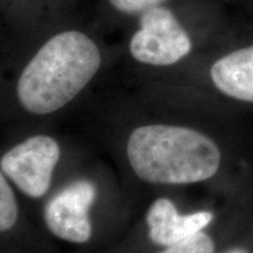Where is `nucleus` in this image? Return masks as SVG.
Returning a JSON list of instances; mask_svg holds the SVG:
<instances>
[{"mask_svg": "<svg viewBox=\"0 0 253 253\" xmlns=\"http://www.w3.org/2000/svg\"><path fill=\"white\" fill-rule=\"evenodd\" d=\"M186 96L131 126L125 142L131 175L166 191H233L253 175V113Z\"/></svg>", "mask_w": 253, "mask_h": 253, "instance_id": "obj_1", "label": "nucleus"}, {"mask_svg": "<svg viewBox=\"0 0 253 253\" xmlns=\"http://www.w3.org/2000/svg\"><path fill=\"white\" fill-rule=\"evenodd\" d=\"M192 93L253 113V20L236 18L231 30L191 68Z\"/></svg>", "mask_w": 253, "mask_h": 253, "instance_id": "obj_3", "label": "nucleus"}, {"mask_svg": "<svg viewBox=\"0 0 253 253\" xmlns=\"http://www.w3.org/2000/svg\"><path fill=\"white\" fill-rule=\"evenodd\" d=\"M97 198L93 181L79 178L58 190L45 203L43 223L50 235L71 244H87L93 237L91 208Z\"/></svg>", "mask_w": 253, "mask_h": 253, "instance_id": "obj_7", "label": "nucleus"}, {"mask_svg": "<svg viewBox=\"0 0 253 253\" xmlns=\"http://www.w3.org/2000/svg\"><path fill=\"white\" fill-rule=\"evenodd\" d=\"M60 157L61 145L55 137L31 135L0 153V169L18 192L38 201L48 194Z\"/></svg>", "mask_w": 253, "mask_h": 253, "instance_id": "obj_5", "label": "nucleus"}, {"mask_svg": "<svg viewBox=\"0 0 253 253\" xmlns=\"http://www.w3.org/2000/svg\"><path fill=\"white\" fill-rule=\"evenodd\" d=\"M231 8L238 9L242 17L253 20V0H227Z\"/></svg>", "mask_w": 253, "mask_h": 253, "instance_id": "obj_10", "label": "nucleus"}, {"mask_svg": "<svg viewBox=\"0 0 253 253\" xmlns=\"http://www.w3.org/2000/svg\"><path fill=\"white\" fill-rule=\"evenodd\" d=\"M116 11L125 14L143 13L147 9L166 4L168 0H108Z\"/></svg>", "mask_w": 253, "mask_h": 253, "instance_id": "obj_9", "label": "nucleus"}, {"mask_svg": "<svg viewBox=\"0 0 253 253\" xmlns=\"http://www.w3.org/2000/svg\"><path fill=\"white\" fill-rule=\"evenodd\" d=\"M21 220L17 190L0 169V245L8 243L17 235Z\"/></svg>", "mask_w": 253, "mask_h": 253, "instance_id": "obj_8", "label": "nucleus"}, {"mask_svg": "<svg viewBox=\"0 0 253 253\" xmlns=\"http://www.w3.org/2000/svg\"><path fill=\"white\" fill-rule=\"evenodd\" d=\"M221 38L198 37L175 9L163 4L141 13L140 28L131 38L129 52L141 65L169 69L198 60V50L204 54Z\"/></svg>", "mask_w": 253, "mask_h": 253, "instance_id": "obj_4", "label": "nucleus"}, {"mask_svg": "<svg viewBox=\"0 0 253 253\" xmlns=\"http://www.w3.org/2000/svg\"><path fill=\"white\" fill-rule=\"evenodd\" d=\"M168 191L169 190L157 195L144 214L147 239L158 250L176 244L210 226L219 216L232 192L217 199L214 203L184 210L175 196L168 194Z\"/></svg>", "mask_w": 253, "mask_h": 253, "instance_id": "obj_6", "label": "nucleus"}, {"mask_svg": "<svg viewBox=\"0 0 253 253\" xmlns=\"http://www.w3.org/2000/svg\"><path fill=\"white\" fill-rule=\"evenodd\" d=\"M101 62L99 47L84 33L55 34L19 73L13 84V102L32 116L59 112L93 80Z\"/></svg>", "mask_w": 253, "mask_h": 253, "instance_id": "obj_2", "label": "nucleus"}]
</instances>
